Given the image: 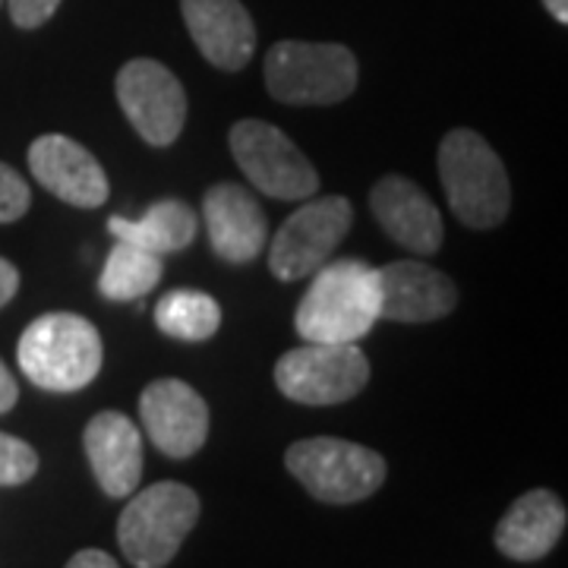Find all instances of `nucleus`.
<instances>
[{"mask_svg": "<svg viewBox=\"0 0 568 568\" xmlns=\"http://www.w3.org/2000/svg\"><path fill=\"white\" fill-rule=\"evenodd\" d=\"M155 325L181 342H209L222 325V306L203 291L178 287L155 304Z\"/></svg>", "mask_w": 568, "mask_h": 568, "instance_id": "21", "label": "nucleus"}, {"mask_svg": "<svg viewBox=\"0 0 568 568\" xmlns=\"http://www.w3.org/2000/svg\"><path fill=\"white\" fill-rule=\"evenodd\" d=\"M209 244L224 263H253L268 244L263 205L241 183H215L203 196Z\"/></svg>", "mask_w": 568, "mask_h": 568, "instance_id": "13", "label": "nucleus"}, {"mask_svg": "<svg viewBox=\"0 0 568 568\" xmlns=\"http://www.w3.org/2000/svg\"><path fill=\"white\" fill-rule=\"evenodd\" d=\"M140 417L149 439L168 458H190L209 439V405L183 379H155L140 395Z\"/></svg>", "mask_w": 568, "mask_h": 568, "instance_id": "11", "label": "nucleus"}, {"mask_svg": "<svg viewBox=\"0 0 568 568\" xmlns=\"http://www.w3.org/2000/svg\"><path fill=\"white\" fill-rule=\"evenodd\" d=\"M284 465L313 499L328 506L364 503L386 484V458L379 452L335 436L294 443L284 455Z\"/></svg>", "mask_w": 568, "mask_h": 568, "instance_id": "5", "label": "nucleus"}, {"mask_svg": "<svg viewBox=\"0 0 568 568\" xmlns=\"http://www.w3.org/2000/svg\"><path fill=\"white\" fill-rule=\"evenodd\" d=\"M566 503L549 489L518 496L496 525V549L515 562H537L552 552L566 534Z\"/></svg>", "mask_w": 568, "mask_h": 568, "instance_id": "18", "label": "nucleus"}, {"mask_svg": "<svg viewBox=\"0 0 568 568\" xmlns=\"http://www.w3.org/2000/svg\"><path fill=\"white\" fill-rule=\"evenodd\" d=\"M369 209H373L376 222L383 224L388 237L410 253L433 256L443 246L446 224H443L439 209L433 205V200L417 183L407 181L402 174H388L373 186Z\"/></svg>", "mask_w": 568, "mask_h": 568, "instance_id": "15", "label": "nucleus"}, {"mask_svg": "<svg viewBox=\"0 0 568 568\" xmlns=\"http://www.w3.org/2000/svg\"><path fill=\"white\" fill-rule=\"evenodd\" d=\"M200 521V496L186 484L162 480L133 493L118 521V544L133 568H164Z\"/></svg>", "mask_w": 568, "mask_h": 568, "instance_id": "4", "label": "nucleus"}, {"mask_svg": "<svg viewBox=\"0 0 568 568\" xmlns=\"http://www.w3.org/2000/svg\"><path fill=\"white\" fill-rule=\"evenodd\" d=\"M85 458L104 496L126 499L142 480V436L121 410L95 414L82 433Z\"/></svg>", "mask_w": 568, "mask_h": 568, "instance_id": "16", "label": "nucleus"}, {"mask_svg": "<svg viewBox=\"0 0 568 568\" xmlns=\"http://www.w3.org/2000/svg\"><path fill=\"white\" fill-rule=\"evenodd\" d=\"M20 291V268L0 256V306H7Z\"/></svg>", "mask_w": 568, "mask_h": 568, "instance_id": "25", "label": "nucleus"}, {"mask_svg": "<svg viewBox=\"0 0 568 568\" xmlns=\"http://www.w3.org/2000/svg\"><path fill=\"white\" fill-rule=\"evenodd\" d=\"M231 152L244 178L260 193L284 203H304L320 190V174L304 152L278 126L265 121H241L231 130Z\"/></svg>", "mask_w": 568, "mask_h": 568, "instance_id": "8", "label": "nucleus"}, {"mask_svg": "<svg viewBox=\"0 0 568 568\" xmlns=\"http://www.w3.org/2000/svg\"><path fill=\"white\" fill-rule=\"evenodd\" d=\"M181 13L190 39L212 67L234 73L250 63L256 29L241 0H181Z\"/></svg>", "mask_w": 568, "mask_h": 568, "instance_id": "17", "label": "nucleus"}, {"mask_svg": "<svg viewBox=\"0 0 568 568\" xmlns=\"http://www.w3.org/2000/svg\"><path fill=\"white\" fill-rule=\"evenodd\" d=\"M354 224V205L345 196H320L304 203L272 234L268 268L278 282L310 278L320 265L328 263L332 250L345 241Z\"/></svg>", "mask_w": 568, "mask_h": 568, "instance_id": "9", "label": "nucleus"}, {"mask_svg": "<svg viewBox=\"0 0 568 568\" xmlns=\"http://www.w3.org/2000/svg\"><path fill=\"white\" fill-rule=\"evenodd\" d=\"M0 3H3V0H0Z\"/></svg>", "mask_w": 568, "mask_h": 568, "instance_id": "29", "label": "nucleus"}, {"mask_svg": "<svg viewBox=\"0 0 568 568\" xmlns=\"http://www.w3.org/2000/svg\"><path fill=\"white\" fill-rule=\"evenodd\" d=\"M366 383L369 361L357 345L304 342L275 364V386L297 405H342L361 395Z\"/></svg>", "mask_w": 568, "mask_h": 568, "instance_id": "7", "label": "nucleus"}, {"mask_svg": "<svg viewBox=\"0 0 568 568\" xmlns=\"http://www.w3.org/2000/svg\"><path fill=\"white\" fill-rule=\"evenodd\" d=\"M29 203H32L29 183L10 164L0 162V224L22 219L29 212Z\"/></svg>", "mask_w": 568, "mask_h": 568, "instance_id": "23", "label": "nucleus"}, {"mask_svg": "<svg viewBox=\"0 0 568 568\" xmlns=\"http://www.w3.org/2000/svg\"><path fill=\"white\" fill-rule=\"evenodd\" d=\"M17 398H20V386L13 379V373L0 361V414H7L10 407L17 405Z\"/></svg>", "mask_w": 568, "mask_h": 568, "instance_id": "27", "label": "nucleus"}, {"mask_svg": "<svg viewBox=\"0 0 568 568\" xmlns=\"http://www.w3.org/2000/svg\"><path fill=\"white\" fill-rule=\"evenodd\" d=\"M29 168L32 178L54 193L61 203L77 209H99L108 203L111 183L102 162L70 136L44 133L29 145Z\"/></svg>", "mask_w": 568, "mask_h": 568, "instance_id": "12", "label": "nucleus"}, {"mask_svg": "<svg viewBox=\"0 0 568 568\" xmlns=\"http://www.w3.org/2000/svg\"><path fill=\"white\" fill-rule=\"evenodd\" d=\"M439 181L452 212L474 231H489L508 219L511 183L506 164L480 133L452 130L439 142Z\"/></svg>", "mask_w": 568, "mask_h": 568, "instance_id": "3", "label": "nucleus"}, {"mask_svg": "<svg viewBox=\"0 0 568 568\" xmlns=\"http://www.w3.org/2000/svg\"><path fill=\"white\" fill-rule=\"evenodd\" d=\"M17 361L32 386L44 392H80L102 373V335L77 313H44L26 325Z\"/></svg>", "mask_w": 568, "mask_h": 568, "instance_id": "2", "label": "nucleus"}, {"mask_svg": "<svg viewBox=\"0 0 568 568\" xmlns=\"http://www.w3.org/2000/svg\"><path fill=\"white\" fill-rule=\"evenodd\" d=\"M196 231H200V219L181 200H162L149 205L142 219H123V215L108 219V234H114V241L142 246L155 256H168L190 246Z\"/></svg>", "mask_w": 568, "mask_h": 568, "instance_id": "19", "label": "nucleus"}, {"mask_svg": "<svg viewBox=\"0 0 568 568\" xmlns=\"http://www.w3.org/2000/svg\"><path fill=\"white\" fill-rule=\"evenodd\" d=\"M118 102L123 118L149 145H171L186 121V92L181 80L152 58L123 63L118 73Z\"/></svg>", "mask_w": 568, "mask_h": 568, "instance_id": "10", "label": "nucleus"}, {"mask_svg": "<svg viewBox=\"0 0 568 568\" xmlns=\"http://www.w3.org/2000/svg\"><path fill=\"white\" fill-rule=\"evenodd\" d=\"M376 275H379V320L436 323L458 304L455 282L433 265L402 260L376 268Z\"/></svg>", "mask_w": 568, "mask_h": 568, "instance_id": "14", "label": "nucleus"}, {"mask_svg": "<svg viewBox=\"0 0 568 568\" xmlns=\"http://www.w3.org/2000/svg\"><path fill=\"white\" fill-rule=\"evenodd\" d=\"M7 7H10V20L20 29H39L58 13L61 0H7Z\"/></svg>", "mask_w": 568, "mask_h": 568, "instance_id": "24", "label": "nucleus"}, {"mask_svg": "<svg viewBox=\"0 0 568 568\" xmlns=\"http://www.w3.org/2000/svg\"><path fill=\"white\" fill-rule=\"evenodd\" d=\"M544 7H547L552 20L566 26V22H568V0H544Z\"/></svg>", "mask_w": 568, "mask_h": 568, "instance_id": "28", "label": "nucleus"}, {"mask_svg": "<svg viewBox=\"0 0 568 568\" xmlns=\"http://www.w3.org/2000/svg\"><path fill=\"white\" fill-rule=\"evenodd\" d=\"M67 568H121L108 552H102V549H80L70 562H67Z\"/></svg>", "mask_w": 568, "mask_h": 568, "instance_id": "26", "label": "nucleus"}, {"mask_svg": "<svg viewBox=\"0 0 568 568\" xmlns=\"http://www.w3.org/2000/svg\"><path fill=\"white\" fill-rule=\"evenodd\" d=\"M159 278H162V256H155L142 246L118 241L104 260L99 291H102L104 301L126 304V301L145 297L159 284Z\"/></svg>", "mask_w": 568, "mask_h": 568, "instance_id": "20", "label": "nucleus"}, {"mask_svg": "<svg viewBox=\"0 0 568 568\" xmlns=\"http://www.w3.org/2000/svg\"><path fill=\"white\" fill-rule=\"evenodd\" d=\"M39 474V452L10 433H0V487H22Z\"/></svg>", "mask_w": 568, "mask_h": 568, "instance_id": "22", "label": "nucleus"}, {"mask_svg": "<svg viewBox=\"0 0 568 568\" xmlns=\"http://www.w3.org/2000/svg\"><path fill=\"white\" fill-rule=\"evenodd\" d=\"M265 89L282 104H335L357 89V58L345 44L278 41L265 54Z\"/></svg>", "mask_w": 568, "mask_h": 568, "instance_id": "6", "label": "nucleus"}, {"mask_svg": "<svg viewBox=\"0 0 568 568\" xmlns=\"http://www.w3.org/2000/svg\"><path fill=\"white\" fill-rule=\"evenodd\" d=\"M379 320V275L364 260H335L313 272L294 325L304 342L357 345Z\"/></svg>", "mask_w": 568, "mask_h": 568, "instance_id": "1", "label": "nucleus"}]
</instances>
